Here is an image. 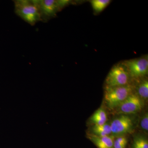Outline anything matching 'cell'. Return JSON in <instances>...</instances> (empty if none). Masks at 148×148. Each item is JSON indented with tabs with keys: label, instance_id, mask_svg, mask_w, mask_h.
Wrapping results in <instances>:
<instances>
[{
	"label": "cell",
	"instance_id": "obj_16",
	"mask_svg": "<svg viewBox=\"0 0 148 148\" xmlns=\"http://www.w3.org/2000/svg\"><path fill=\"white\" fill-rule=\"evenodd\" d=\"M132 148H142L138 137H135L132 143Z\"/></svg>",
	"mask_w": 148,
	"mask_h": 148
},
{
	"label": "cell",
	"instance_id": "obj_5",
	"mask_svg": "<svg viewBox=\"0 0 148 148\" xmlns=\"http://www.w3.org/2000/svg\"><path fill=\"white\" fill-rule=\"evenodd\" d=\"M123 65L127 70L129 76L132 77L138 78L147 75V58H138L127 60Z\"/></svg>",
	"mask_w": 148,
	"mask_h": 148
},
{
	"label": "cell",
	"instance_id": "obj_6",
	"mask_svg": "<svg viewBox=\"0 0 148 148\" xmlns=\"http://www.w3.org/2000/svg\"><path fill=\"white\" fill-rule=\"evenodd\" d=\"M143 108L141 98L133 93L130 94L116 108L119 113L135 114L140 112Z\"/></svg>",
	"mask_w": 148,
	"mask_h": 148
},
{
	"label": "cell",
	"instance_id": "obj_15",
	"mask_svg": "<svg viewBox=\"0 0 148 148\" xmlns=\"http://www.w3.org/2000/svg\"><path fill=\"white\" fill-rule=\"evenodd\" d=\"M138 137L142 148H148V141L147 138L142 136Z\"/></svg>",
	"mask_w": 148,
	"mask_h": 148
},
{
	"label": "cell",
	"instance_id": "obj_11",
	"mask_svg": "<svg viewBox=\"0 0 148 148\" xmlns=\"http://www.w3.org/2000/svg\"><path fill=\"white\" fill-rule=\"evenodd\" d=\"M110 2V0H92L90 3L94 10L99 12L104 10Z\"/></svg>",
	"mask_w": 148,
	"mask_h": 148
},
{
	"label": "cell",
	"instance_id": "obj_10",
	"mask_svg": "<svg viewBox=\"0 0 148 148\" xmlns=\"http://www.w3.org/2000/svg\"><path fill=\"white\" fill-rule=\"evenodd\" d=\"M92 134L98 137H103L109 136L112 133L110 125L105 124L103 125H94L92 127Z\"/></svg>",
	"mask_w": 148,
	"mask_h": 148
},
{
	"label": "cell",
	"instance_id": "obj_14",
	"mask_svg": "<svg viewBox=\"0 0 148 148\" xmlns=\"http://www.w3.org/2000/svg\"><path fill=\"white\" fill-rule=\"evenodd\" d=\"M140 125L142 129L148 131V115L147 113H146L145 115L141 120Z\"/></svg>",
	"mask_w": 148,
	"mask_h": 148
},
{
	"label": "cell",
	"instance_id": "obj_12",
	"mask_svg": "<svg viewBox=\"0 0 148 148\" xmlns=\"http://www.w3.org/2000/svg\"><path fill=\"white\" fill-rule=\"evenodd\" d=\"M138 96L146 99L148 98V81L147 80H143L138 87Z\"/></svg>",
	"mask_w": 148,
	"mask_h": 148
},
{
	"label": "cell",
	"instance_id": "obj_3",
	"mask_svg": "<svg viewBox=\"0 0 148 148\" xmlns=\"http://www.w3.org/2000/svg\"><path fill=\"white\" fill-rule=\"evenodd\" d=\"M40 15L41 21L45 22L55 17L56 14L69 5L70 1L36 0Z\"/></svg>",
	"mask_w": 148,
	"mask_h": 148
},
{
	"label": "cell",
	"instance_id": "obj_7",
	"mask_svg": "<svg viewBox=\"0 0 148 148\" xmlns=\"http://www.w3.org/2000/svg\"><path fill=\"white\" fill-rule=\"evenodd\" d=\"M112 133L115 136H123L132 131L133 123L129 116H121L112 121L110 125Z\"/></svg>",
	"mask_w": 148,
	"mask_h": 148
},
{
	"label": "cell",
	"instance_id": "obj_9",
	"mask_svg": "<svg viewBox=\"0 0 148 148\" xmlns=\"http://www.w3.org/2000/svg\"><path fill=\"white\" fill-rule=\"evenodd\" d=\"M107 121V116L106 112L101 108L98 109L90 118V121L94 125H103L106 124Z\"/></svg>",
	"mask_w": 148,
	"mask_h": 148
},
{
	"label": "cell",
	"instance_id": "obj_13",
	"mask_svg": "<svg viewBox=\"0 0 148 148\" xmlns=\"http://www.w3.org/2000/svg\"><path fill=\"white\" fill-rule=\"evenodd\" d=\"M127 140L124 136L118 137L114 140V148H125L127 145Z\"/></svg>",
	"mask_w": 148,
	"mask_h": 148
},
{
	"label": "cell",
	"instance_id": "obj_2",
	"mask_svg": "<svg viewBox=\"0 0 148 148\" xmlns=\"http://www.w3.org/2000/svg\"><path fill=\"white\" fill-rule=\"evenodd\" d=\"M133 87L129 84L113 87H106L105 100L110 110L116 108L130 94L132 93Z\"/></svg>",
	"mask_w": 148,
	"mask_h": 148
},
{
	"label": "cell",
	"instance_id": "obj_1",
	"mask_svg": "<svg viewBox=\"0 0 148 148\" xmlns=\"http://www.w3.org/2000/svg\"><path fill=\"white\" fill-rule=\"evenodd\" d=\"M13 1L15 14L25 22L34 26L41 21L36 0H15Z\"/></svg>",
	"mask_w": 148,
	"mask_h": 148
},
{
	"label": "cell",
	"instance_id": "obj_8",
	"mask_svg": "<svg viewBox=\"0 0 148 148\" xmlns=\"http://www.w3.org/2000/svg\"><path fill=\"white\" fill-rule=\"evenodd\" d=\"M87 138L98 148H114V137L113 136L100 137L93 134H89L87 135Z\"/></svg>",
	"mask_w": 148,
	"mask_h": 148
},
{
	"label": "cell",
	"instance_id": "obj_4",
	"mask_svg": "<svg viewBox=\"0 0 148 148\" xmlns=\"http://www.w3.org/2000/svg\"><path fill=\"white\" fill-rule=\"evenodd\" d=\"M129 75L123 64L114 66L106 78V87L123 86L128 84Z\"/></svg>",
	"mask_w": 148,
	"mask_h": 148
}]
</instances>
